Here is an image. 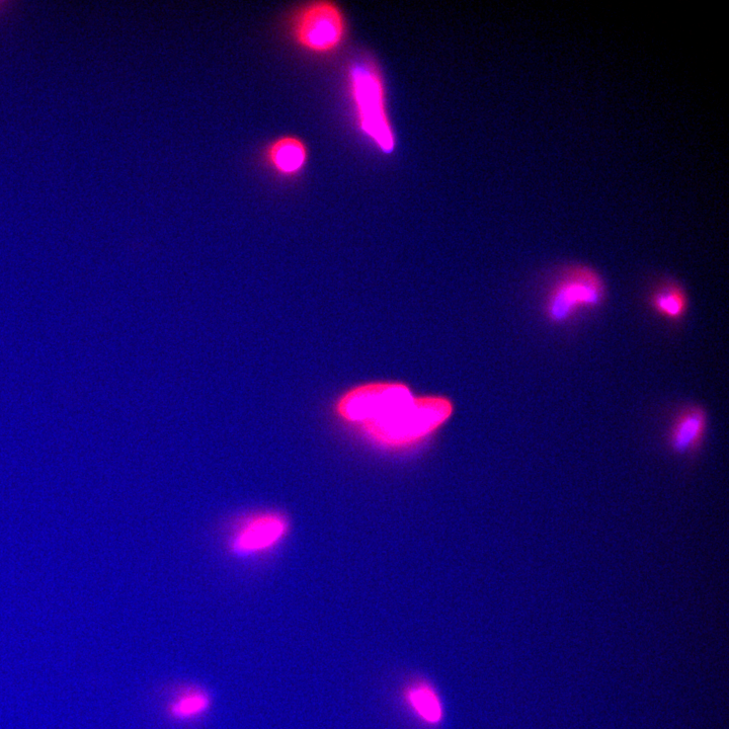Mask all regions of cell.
Returning <instances> with one entry per match:
<instances>
[{
  "mask_svg": "<svg viewBox=\"0 0 729 729\" xmlns=\"http://www.w3.org/2000/svg\"><path fill=\"white\" fill-rule=\"evenodd\" d=\"M348 80L360 131L381 153L392 154L396 148V136L378 65L369 57L358 58L350 65Z\"/></svg>",
  "mask_w": 729,
  "mask_h": 729,
  "instance_id": "obj_1",
  "label": "cell"
},
{
  "mask_svg": "<svg viewBox=\"0 0 729 729\" xmlns=\"http://www.w3.org/2000/svg\"><path fill=\"white\" fill-rule=\"evenodd\" d=\"M443 397H415L387 417L362 426L376 443L388 447L413 445L439 429L452 415Z\"/></svg>",
  "mask_w": 729,
  "mask_h": 729,
  "instance_id": "obj_2",
  "label": "cell"
},
{
  "mask_svg": "<svg viewBox=\"0 0 729 729\" xmlns=\"http://www.w3.org/2000/svg\"><path fill=\"white\" fill-rule=\"evenodd\" d=\"M605 298L602 277L590 267L577 266L567 270L552 287L545 301V316L554 326H562L583 310L599 308Z\"/></svg>",
  "mask_w": 729,
  "mask_h": 729,
  "instance_id": "obj_3",
  "label": "cell"
},
{
  "mask_svg": "<svg viewBox=\"0 0 729 729\" xmlns=\"http://www.w3.org/2000/svg\"><path fill=\"white\" fill-rule=\"evenodd\" d=\"M291 34L300 49L313 55H329L337 51L345 41L346 18L336 3L316 0L296 12Z\"/></svg>",
  "mask_w": 729,
  "mask_h": 729,
  "instance_id": "obj_4",
  "label": "cell"
},
{
  "mask_svg": "<svg viewBox=\"0 0 729 729\" xmlns=\"http://www.w3.org/2000/svg\"><path fill=\"white\" fill-rule=\"evenodd\" d=\"M414 398L400 383H370L347 392L337 404L339 416L364 426L379 421Z\"/></svg>",
  "mask_w": 729,
  "mask_h": 729,
  "instance_id": "obj_5",
  "label": "cell"
},
{
  "mask_svg": "<svg viewBox=\"0 0 729 729\" xmlns=\"http://www.w3.org/2000/svg\"><path fill=\"white\" fill-rule=\"evenodd\" d=\"M289 530V521L282 513H256L240 522L233 530L228 539V550L239 559L258 557L283 543Z\"/></svg>",
  "mask_w": 729,
  "mask_h": 729,
  "instance_id": "obj_6",
  "label": "cell"
},
{
  "mask_svg": "<svg viewBox=\"0 0 729 729\" xmlns=\"http://www.w3.org/2000/svg\"><path fill=\"white\" fill-rule=\"evenodd\" d=\"M708 425L707 414L699 405L685 408L675 418L669 431L668 443L678 455L695 453L703 443Z\"/></svg>",
  "mask_w": 729,
  "mask_h": 729,
  "instance_id": "obj_7",
  "label": "cell"
},
{
  "mask_svg": "<svg viewBox=\"0 0 729 729\" xmlns=\"http://www.w3.org/2000/svg\"><path fill=\"white\" fill-rule=\"evenodd\" d=\"M308 148L305 142L286 135L271 142L266 150V160L270 168L283 178H294L306 167Z\"/></svg>",
  "mask_w": 729,
  "mask_h": 729,
  "instance_id": "obj_8",
  "label": "cell"
},
{
  "mask_svg": "<svg viewBox=\"0 0 729 729\" xmlns=\"http://www.w3.org/2000/svg\"><path fill=\"white\" fill-rule=\"evenodd\" d=\"M213 698L200 686L189 685L179 689L166 705L168 718L178 724H190L204 719L211 711Z\"/></svg>",
  "mask_w": 729,
  "mask_h": 729,
  "instance_id": "obj_9",
  "label": "cell"
},
{
  "mask_svg": "<svg viewBox=\"0 0 729 729\" xmlns=\"http://www.w3.org/2000/svg\"><path fill=\"white\" fill-rule=\"evenodd\" d=\"M405 703L412 712L428 725H438L444 718V707L435 688L428 682L413 683L405 690Z\"/></svg>",
  "mask_w": 729,
  "mask_h": 729,
  "instance_id": "obj_10",
  "label": "cell"
},
{
  "mask_svg": "<svg viewBox=\"0 0 729 729\" xmlns=\"http://www.w3.org/2000/svg\"><path fill=\"white\" fill-rule=\"evenodd\" d=\"M651 305L660 316L671 321H679L687 312L688 298L682 286L671 281L654 291Z\"/></svg>",
  "mask_w": 729,
  "mask_h": 729,
  "instance_id": "obj_11",
  "label": "cell"
}]
</instances>
